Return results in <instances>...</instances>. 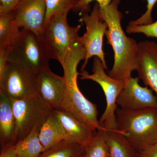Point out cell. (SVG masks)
<instances>
[{"label": "cell", "instance_id": "cell-1", "mask_svg": "<svg viewBox=\"0 0 157 157\" xmlns=\"http://www.w3.org/2000/svg\"><path fill=\"white\" fill-rule=\"evenodd\" d=\"M120 0H112L108 6L100 8V16L107 23L108 29L105 36L107 42L114 52V63L112 69L108 71L110 77L125 80L137 70L138 43L133 38L127 36L123 29L121 20L123 17L119 10Z\"/></svg>", "mask_w": 157, "mask_h": 157}, {"label": "cell", "instance_id": "cell-2", "mask_svg": "<svg viewBox=\"0 0 157 157\" xmlns=\"http://www.w3.org/2000/svg\"><path fill=\"white\" fill-rule=\"evenodd\" d=\"M86 51L78 41L71 47L62 65L66 82V94L61 110L70 113L88 124L94 132L105 130L98 120L97 105L88 100L79 89L77 84V67L85 60Z\"/></svg>", "mask_w": 157, "mask_h": 157}, {"label": "cell", "instance_id": "cell-3", "mask_svg": "<svg viewBox=\"0 0 157 157\" xmlns=\"http://www.w3.org/2000/svg\"><path fill=\"white\" fill-rule=\"evenodd\" d=\"M117 130L139 152L157 142V108L129 110L117 108Z\"/></svg>", "mask_w": 157, "mask_h": 157}, {"label": "cell", "instance_id": "cell-4", "mask_svg": "<svg viewBox=\"0 0 157 157\" xmlns=\"http://www.w3.org/2000/svg\"><path fill=\"white\" fill-rule=\"evenodd\" d=\"M9 61L25 65L39 73L49 68L51 58L42 40L32 31L21 30L6 49Z\"/></svg>", "mask_w": 157, "mask_h": 157}, {"label": "cell", "instance_id": "cell-5", "mask_svg": "<svg viewBox=\"0 0 157 157\" xmlns=\"http://www.w3.org/2000/svg\"><path fill=\"white\" fill-rule=\"evenodd\" d=\"M67 16L55 15L45 23L42 38L51 59L56 60L61 66L72 46L78 42L81 27V25H69Z\"/></svg>", "mask_w": 157, "mask_h": 157}, {"label": "cell", "instance_id": "cell-6", "mask_svg": "<svg viewBox=\"0 0 157 157\" xmlns=\"http://www.w3.org/2000/svg\"><path fill=\"white\" fill-rule=\"evenodd\" d=\"M106 69L101 59L94 57L93 74H90L86 70L79 75L80 79H90L95 82L102 88L106 98V109L99 121L106 130H117L116 111L117 108V101L119 95L125 85V80H118L110 77L105 72Z\"/></svg>", "mask_w": 157, "mask_h": 157}, {"label": "cell", "instance_id": "cell-7", "mask_svg": "<svg viewBox=\"0 0 157 157\" xmlns=\"http://www.w3.org/2000/svg\"><path fill=\"white\" fill-rule=\"evenodd\" d=\"M0 90L10 99L20 100L39 94V73L25 65L9 61L2 76Z\"/></svg>", "mask_w": 157, "mask_h": 157}, {"label": "cell", "instance_id": "cell-8", "mask_svg": "<svg viewBox=\"0 0 157 157\" xmlns=\"http://www.w3.org/2000/svg\"><path fill=\"white\" fill-rule=\"evenodd\" d=\"M10 100L16 124V144L37 125L43 123L53 110L39 94L25 99Z\"/></svg>", "mask_w": 157, "mask_h": 157}, {"label": "cell", "instance_id": "cell-9", "mask_svg": "<svg viewBox=\"0 0 157 157\" xmlns=\"http://www.w3.org/2000/svg\"><path fill=\"white\" fill-rule=\"evenodd\" d=\"M100 10V6L96 2L90 13L83 14L78 21L81 24L85 25L86 28L84 35L78 39L86 51V57L82 66L81 71L84 70L89 60L93 56L101 59L105 69H108L103 49V38L108 25L101 19Z\"/></svg>", "mask_w": 157, "mask_h": 157}, {"label": "cell", "instance_id": "cell-10", "mask_svg": "<svg viewBox=\"0 0 157 157\" xmlns=\"http://www.w3.org/2000/svg\"><path fill=\"white\" fill-rule=\"evenodd\" d=\"M10 11L19 29L32 31L42 40L46 15L45 0H21Z\"/></svg>", "mask_w": 157, "mask_h": 157}, {"label": "cell", "instance_id": "cell-11", "mask_svg": "<svg viewBox=\"0 0 157 157\" xmlns=\"http://www.w3.org/2000/svg\"><path fill=\"white\" fill-rule=\"evenodd\" d=\"M139 77L125 80L123 90L118 97L117 104L123 109L138 110L146 108H157V97L152 90L139 84Z\"/></svg>", "mask_w": 157, "mask_h": 157}, {"label": "cell", "instance_id": "cell-12", "mask_svg": "<svg viewBox=\"0 0 157 157\" xmlns=\"http://www.w3.org/2000/svg\"><path fill=\"white\" fill-rule=\"evenodd\" d=\"M137 71L138 77L154 91L157 97V43L154 41L138 43Z\"/></svg>", "mask_w": 157, "mask_h": 157}, {"label": "cell", "instance_id": "cell-13", "mask_svg": "<svg viewBox=\"0 0 157 157\" xmlns=\"http://www.w3.org/2000/svg\"><path fill=\"white\" fill-rule=\"evenodd\" d=\"M39 95L52 109H61L66 94L63 76L52 72L49 68L39 73Z\"/></svg>", "mask_w": 157, "mask_h": 157}, {"label": "cell", "instance_id": "cell-14", "mask_svg": "<svg viewBox=\"0 0 157 157\" xmlns=\"http://www.w3.org/2000/svg\"><path fill=\"white\" fill-rule=\"evenodd\" d=\"M63 133L64 140L84 145L93 137L92 129L88 124L70 113L54 109Z\"/></svg>", "mask_w": 157, "mask_h": 157}, {"label": "cell", "instance_id": "cell-15", "mask_svg": "<svg viewBox=\"0 0 157 157\" xmlns=\"http://www.w3.org/2000/svg\"><path fill=\"white\" fill-rule=\"evenodd\" d=\"M16 124L10 98L0 90V142L1 152L16 144Z\"/></svg>", "mask_w": 157, "mask_h": 157}, {"label": "cell", "instance_id": "cell-16", "mask_svg": "<svg viewBox=\"0 0 157 157\" xmlns=\"http://www.w3.org/2000/svg\"><path fill=\"white\" fill-rule=\"evenodd\" d=\"M39 138L45 151L64 140L61 127L53 110L41 125Z\"/></svg>", "mask_w": 157, "mask_h": 157}, {"label": "cell", "instance_id": "cell-17", "mask_svg": "<svg viewBox=\"0 0 157 157\" xmlns=\"http://www.w3.org/2000/svg\"><path fill=\"white\" fill-rule=\"evenodd\" d=\"M110 157H135V149L117 130L105 131Z\"/></svg>", "mask_w": 157, "mask_h": 157}, {"label": "cell", "instance_id": "cell-18", "mask_svg": "<svg viewBox=\"0 0 157 157\" xmlns=\"http://www.w3.org/2000/svg\"><path fill=\"white\" fill-rule=\"evenodd\" d=\"M41 125H37L29 134L14 145L17 157H39L45 151L39 138Z\"/></svg>", "mask_w": 157, "mask_h": 157}, {"label": "cell", "instance_id": "cell-19", "mask_svg": "<svg viewBox=\"0 0 157 157\" xmlns=\"http://www.w3.org/2000/svg\"><path fill=\"white\" fill-rule=\"evenodd\" d=\"M20 31L10 11L0 13V50L7 49Z\"/></svg>", "mask_w": 157, "mask_h": 157}, {"label": "cell", "instance_id": "cell-20", "mask_svg": "<svg viewBox=\"0 0 157 157\" xmlns=\"http://www.w3.org/2000/svg\"><path fill=\"white\" fill-rule=\"evenodd\" d=\"M83 145L63 140L45 151L39 157H83Z\"/></svg>", "mask_w": 157, "mask_h": 157}, {"label": "cell", "instance_id": "cell-21", "mask_svg": "<svg viewBox=\"0 0 157 157\" xmlns=\"http://www.w3.org/2000/svg\"><path fill=\"white\" fill-rule=\"evenodd\" d=\"M105 130H98L95 136L83 145V157H110L106 143Z\"/></svg>", "mask_w": 157, "mask_h": 157}, {"label": "cell", "instance_id": "cell-22", "mask_svg": "<svg viewBox=\"0 0 157 157\" xmlns=\"http://www.w3.org/2000/svg\"><path fill=\"white\" fill-rule=\"evenodd\" d=\"M80 0H45L46 11L45 23L58 14H68Z\"/></svg>", "mask_w": 157, "mask_h": 157}, {"label": "cell", "instance_id": "cell-23", "mask_svg": "<svg viewBox=\"0 0 157 157\" xmlns=\"http://www.w3.org/2000/svg\"><path fill=\"white\" fill-rule=\"evenodd\" d=\"M128 33H143L147 37L157 38V21L147 25H136L130 24L127 26Z\"/></svg>", "mask_w": 157, "mask_h": 157}, {"label": "cell", "instance_id": "cell-24", "mask_svg": "<svg viewBox=\"0 0 157 157\" xmlns=\"http://www.w3.org/2000/svg\"><path fill=\"white\" fill-rule=\"evenodd\" d=\"M112 0H80L74 6L72 11L79 13V15L89 13L91 10V3L95 2L100 8H104L109 5Z\"/></svg>", "mask_w": 157, "mask_h": 157}, {"label": "cell", "instance_id": "cell-25", "mask_svg": "<svg viewBox=\"0 0 157 157\" xmlns=\"http://www.w3.org/2000/svg\"><path fill=\"white\" fill-rule=\"evenodd\" d=\"M147 2V10L145 13L140 17L134 21H131L129 23L136 25L150 24L153 23L152 11L154 7L157 2V0H146Z\"/></svg>", "mask_w": 157, "mask_h": 157}, {"label": "cell", "instance_id": "cell-26", "mask_svg": "<svg viewBox=\"0 0 157 157\" xmlns=\"http://www.w3.org/2000/svg\"><path fill=\"white\" fill-rule=\"evenodd\" d=\"M21 0H0V13L11 11Z\"/></svg>", "mask_w": 157, "mask_h": 157}, {"label": "cell", "instance_id": "cell-27", "mask_svg": "<svg viewBox=\"0 0 157 157\" xmlns=\"http://www.w3.org/2000/svg\"><path fill=\"white\" fill-rule=\"evenodd\" d=\"M139 155L141 157H157V142L144 149Z\"/></svg>", "mask_w": 157, "mask_h": 157}, {"label": "cell", "instance_id": "cell-28", "mask_svg": "<svg viewBox=\"0 0 157 157\" xmlns=\"http://www.w3.org/2000/svg\"><path fill=\"white\" fill-rule=\"evenodd\" d=\"M0 157H18L14 149V147L7 149L4 151L1 152Z\"/></svg>", "mask_w": 157, "mask_h": 157}, {"label": "cell", "instance_id": "cell-29", "mask_svg": "<svg viewBox=\"0 0 157 157\" xmlns=\"http://www.w3.org/2000/svg\"><path fill=\"white\" fill-rule=\"evenodd\" d=\"M141 157V156H140V155H139V154H138V156H137V157Z\"/></svg>", "mask_w": 157, "mask_h": 157}]
</instances>
